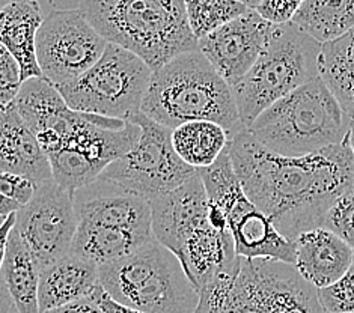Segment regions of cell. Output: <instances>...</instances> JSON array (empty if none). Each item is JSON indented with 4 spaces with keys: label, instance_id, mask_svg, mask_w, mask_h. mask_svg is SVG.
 Instances as JSON below:
<instances>
[{
    "label": "cell",
    "instance_id": "6da1fadb",
    "mask_svg": "<svg viewBox=\"0 0 354 313\" xmlns=\"http://www.w3.org/2000/svg\"><path fill=\"white\" fill-rule=\"evenodd\" d=\"M230 157L244 194L286 240L322 227L341 194L354 189V155L344 143L303 157L268 151L244 129L231 136Z\"/></svg>",
    "mask_w": 354,
    "mask_h": 313
},
{
    "label": "cell",
    "instance_id": "7a4b0ae2",
    "mask_svg": "<svg viewBox=\"0 0 354 313\" xmlns=\"http://www.w3.org/2000/svg\"><path fill=\"white\" fill-rule=\"evenodd\" d=\"M79 10L107 42L139 56L153 71L198 50L184 0H79Z\"/></svg>",
    "mask_w": 354,
    "mask_h": 313
},
{
    "label": "cell",
    "instance_id": "3957f363",
    "mask_svg": "<svg viewBox=\"0 0 354 313\" xmlns=\"http://www.w3.org/2000/svg\"><path fill=\"white\" fill-rule=\"evenodd\" d=\"M140 112L169 130L193 121L216 122L231 136L244 130L231 86L199 50L153 71Z\"/></svg>",
    "mask_w": 354,
    "mask_h": 313
},
{
    "label": "cell",
    "instance_id": "277c9868",
    "mask_svg": "<svg viewBox=\"0 0 354 313\" xmlns=\"http://www.w3.org/2000/svg\"><path fill=\"white\" fill-rule=\"evenodd\" d=\"M195 313H327L292 264L244 259L199 287Z\"/></svg>",
    "mask_w": 354,
    "mask_h": 313
},
{
    "label": "cell",
    "instance_id": "5b68a950",
    "mask_svg": "<svg viewBox=\"0 0 354 313\" xmlns=\"http://www.w3.org/2000/svg\"><path fill=\"white\" fill-rule=\"evenodd\" d=\"M350 125L351 117L318 77L276 101L246 130L274 154L303 157L344 143Z\"/></svg>",
    "mask_w": 354,
    "mask_h": 313
},
{
    "label": "cell",
    "instance_id": "8992f818",
    "mask_svg": "<svg viewBox=\"0 0 354 313\" xmlns=\"http://www.w3.org/2000/svg\"><path fill=\"white\" fill-rule=\"evenodd\" d=\"M100 283L118 303L142 313H195L199 292L181 262L156 238L98 267Z\"/></svg>",
    "mask_w": 354,
    "mask_h": 313
},
{
    "label": "cell",
    "instance_id": "52a82bcc",
    "mask_svg": "<svg viewBox=\"0 0 354 313\" xmlns=\"http://www.w3.org/2000/svg\"><path fill=\"white\" fill-rule=\"evenodd\" d=\"M322 47L291 21L273 24L257 62L232 88L243 129L276 101L319 77Z\"/></svg>",
    "mask_w": 354,
    "mask_h": 313
},
{
    "label": "cell",
    "instance_id": "ba28073f",
    "mask_svg": "<svg viewBox=\"0 0 354 313\" xmlns=\"http://www.w3.org/2000/svg\"><path fill=\"white\" fill-rule=\"evenodd\" d=\"M151 75L153 70L139 56L109 42L95 65L57 89L75 112L130 121L140 113Z\"/></svg>",
    "mask_w": 354,
    "mask_h": 313
},
{
    "label": "cell",
    "instance_id": "9c48e42d",
    "mask_svg": "<svg viewBox=\"0 0 354 313\" xmlns=\"http://www.w3.org/2000/svg\"><path fill=\"white\" fill-rule=\"evenodd\" d=\"M198 173L208 200L225 211L227 231L240 258L294 264V243L286 240L272 220L244 194L227 146L212 166L199 169Z\"/></svg>",
    "mask_w": 354,
    "mask_h": 313
},
{
    "label": "cell",
    "instance_id": "30bf717a",
    "mask_svg": "<svg viewBox=\"0 0 354 313\" xmlns=\"http://www.w3.org/2000/svg\"><path fill=\"white\" fill-rule=\"evenodd\" d=\"M131 122L140 129V136L127 154L109 164L100 180L140 198L153 199L169 193L198 175L185 164L172 146V130L149 120L142 112Z\"/></svg>",
    "mask_w": 354,
    "mask_h": 313
},
{
    "label": "cell",
    "instance_id": "8fae6325",
    "mask_svg": "<svg viewBox=\"0 0 354 313\" xmlns=\"http://www.w3.org/2000/svg\"><path fill=\"white\" fill-rule=\"evenodd\" d=\"M109 42L79 10H55L44 17L37 33V62L43 79L65 86L103 56Z\"/></svg>",
    "mask_w": 354,
    "mask_h": 313
},
{
    "label": "cell",
    "instance_id": "7c38bea8",
    "mask_svg": "<svg viewBox=\"0 0 354 313\" xmlns=\"http://www.w3.org/2000/svg\"><path fill=\"white\" fill-rule=\"evenodd\" d=\"M75 229L74 193L53 180L39 184L29 204L17 211L14 231L26 244L39 269L68 255Z\"/></svg>",
    "mask_w": 354,
    "mask_h": 313
},
{
    "label": "cell",
    "instance_id": "4fadbf2b",
    "mask_svg": "<svg viewBox=\"0 0 354 313\" xmlns=\"http://www.w3.org/2000/svg\"><path fill=\"white\" fill-rule=\"evenodd\" d=\"M272 29V23L255 10H248L199 39L198 50L232 89L257 62Z\"/></svg>",
    "mask_w": 354,
    "mask_h": 313
},
{
    "label": "cell",
    "instance_id": "5bb4252c",
    "mask_svg": "<svg viewBox=\"0 0 354 313\" xmlns=\"http://www.w3.org/2000/svg\"><path fill=\"white\" fill-rule=\"evenodd\" d=\"M154 238L176 255L193 234L208 226V198L199 173L181 187L149 199Z\"/></svg>",
    "mask_w": 354,
    "mask_h": 313
},
{
    "label": "cell",
    "instance_id": "9a60e30c",
    "mask_svg": "<svg viewBox=\"0 0 354 313\" xmlns=\"http://www.w3.org/2000/svg\"><path fill=\"white\" fill-rule=\"evenodd\" d=\"M77 223L153 235L149 200L98 180L74 191Z\"/></svg>",
    "mask_w": 354,
    "mask_h": 313
},
{
    "label": "cell",
    "instance_id": "2e32d148",
    "mask_svg": "<svg viewBox=\"0 0 354 313\" xmlns=\"http://www.w3.org/2000/svg\"><path fill=\"white\" fill-rule=\"evenodd\" d=\"M354 264V250L326 227L300 234L294 240V268L315 290L336 283Z\"/></svg>",
    "mask_w": 354,
    "mask_h": 313
},
{
    "label": "cell",
    "instance_id": "e0dca14e",
    "mask_svg": "<svg viewBox=\"0 0 354 313\" xmlns=\"http://www.w3.org/2000/svg\"><path fill=\"white\" fill-rule=\"evenodd\" d=\"M0 171L26 176L37 185L52 180L48 158L14 103L0 108Z\"/></svg>",
    "mask_w": 354,
    "mask_h": 313
},
{
    "label": "cell",
    "instance_id": "ac0fdd59",
    "mask_svg": "<svg viewBox=\"0 0 354 313\" xmlns=\"http://www.w3.org/2000/svg\"><path fill=\"white\" fill-rule=\"evenodd\" d=\"M39 267L15 231L0 268V313H41L38 303Z\"/></svg>",
    "mask_w": 354,
    "mask_h": 313
},
{
    "label": "cell",
    "instance_id": "d6986e66",
    "mask_svg": "<svg viewBox=\"0 0 354 313\" xmlns=\"http://www.w3.org/2000/svg\"><path fill=\"white\" fill-rule=\"evenodd\" d=\"M100 285L98 267L68 253L55 264L39 269V312L91 297Z\"/></svg>",
    "mask_w": 354,
    "mask_h": 313
},
{
    "label": "cell",
    "instance_id": "ffe728a7",
    "mask_svg": "<svg viewBox=\"0 0 354 313\" xmlns=\"http://www.w3.org/2000/svg\"><path fill=\"white\" fill-rule=\"evenodd\" d=\"M43 20L38 0H10L0 10V44L20 64L23 83L43 77L37 62V33Z\"/></svg>",
    "mask_w": 354,
    "mask_h": 313
},
{
    "label": "cell",
    "instance_id": "44dd1931",
    "mask_svg": "<svg viewBox=\"0 0 354 313\" xmlns=\"http://www.w3.org/2000/svg\"><path fill=\"white\" fill-rule=\"evenodd\" d=\"M151 240L154 235L77 223L70 253L100 267L131 255Z\"/></svg>",
    "mask_w": 354,
    "mask_h": 313
},
{
    "label": "cell",
    "instance_id": "7402d4cb",
    "mask_svg": "<svg viewBox=\"0 0 354 313\" xmlns=\"http://www.w3.org/2000/svg\"><path fill=\"white\" fill-rule=\"evenodd\" d=\"M231 134L209 121L185 122L172 130V146L183 162L196 169L212 166L230 143Z\"/></svg>",
    "mask_w": 354,
    "mask_h": 313
},
{
    "label": "cell",
    "instance_id": "603a6c76",
    "mask_svg": "<svg viewBox=\"0 0 354 313\" xmlns=\"http://www.w3.org/2000/svg\"><path fill=\"white\" fill-rule=\"evenodd\" d=\"M291 23L327 44L354 29V0H305Z\"/></svg>",
    "mask_w": 354,
    "mask_h": 313
},
{
    "label": "cell",
    "instance_id": "cb8c5ba5",
    "mask_svg": "<svg viewBox=\"0 0 354 313\" xmlns=\"http://www.w3.org/2000/svg\"><path fill=\"white\" fill-rule=\"evenodd\" d=\"M319 77L354 121V29L339 39L323 44Z\"/></svg>",
    "mask_w": 354,
    "mask_h": 313
},
{
    "label": "cell",
    "instance_id": "d4e9b609",
    "mask_svg": "<svg viewBox=\"0 0 354 313\" xmlns=\"http://www.w3.org/2000/svg\"><path fill=\"white\" fill-rule=\"evenodd\" d=\"M14 104L33 134L48 129L64 115L66 108H70L55 84L43 77H33L24 82Z\"/></svg>",
    "mask_w": 354,
    "mask_h": 313
},
{
    "label": "cell",
    "instance_id": "484cf974",
    "mask_svg": "<svg viewBox=\"0 0 354 313\" xmlns=\"http://www.w3.org/2000/svg\"><path fill=\"white\" fill-rule=\"evenodd\" d=\"M193 35L199 41L248 11L239 0H184Z\"/></svg>",
    "mask_w": 354,
    "mask_h": 313
},
{
    "label": "cell",
    "instance_id": "4316f807",
    "mask_svg": "<svg viewBox=\"0 0 354 313\" xmlns=\"http://www.w3.org/2000/svg\"><path fill=\"white\" fill-rule=\"evenodd\" d=\"M326 227L354 250V189L345 191L333 202L323 218Z\"/></svg>",
    "mask_w": 354,
    "mask_h": 313
},
{
    "label": "cell",
    "instance_id": "83f0119b",
    "mask_svg": "<svg viewBox=\"0 0 354 313\" xmlns=\"http://www.w3.org/2000/svg\"><path fill=\"white\" fill-rule=\"evenodd\" d=\"M317 291L327 313H354V264L338 282Z\"/></svg>",
    "mask_w": 354,
    "mask_h": 313
},
{
    "label": "cell",
    "instance_id": "f1b7e54d",
    "mask_svg": "<svg viewBox=\"0 0 354 313\" xmlns=\"http://www.w3.org/2000/svg\"><path fill=\"white\" fill-rule=\"evenodd\" d=\"M23 86L20 64L10 50L0 44V108L12 104Z\"/></svg>",
    "mask_w": 354,
    "mask_h": 313
},
{
    "label": "cell",
    "instance_id": "f546056e",
    "mask_svg": "<svg viewBox=\"0 0 354 313\" xmlns=\"http://www.w3.org/2000/svg\"><path fill=\"white\" fill-rule=\"evenodd\" d=\"M38 185L29 178L0 171V193L17 202L20 207L28 205L35 196Z\"/></svg>",
    "mask_w": 354,
    "mask_h": 313
},
{
    "label": "cell",
    "instance_id": "4dcf8cb0",
    "mask_svg": "<svg viewBox=\"0 0 354 313\" xmlns=\"http://www.w3.org/2000/svg\"><path fill=\"white\" fill-rule=\"evenodd\" d=\"M303 2L305 0H263L255 11L272 24H283L292 20Z\"/></svg>",
    "mask_w": 354,
    "mask_h": 313
},
{
    "label": "cell",
    "instance_id": "1f68e13d",
    "mask_svg": "<svg viewBox=\"0 0 354 313\" xmlns=\"http://www.w3.org/2000/svg\"><path fill=\"white\" fill-rule=\"evenodd\" d=\"M92 297L95 298V301L98 303V306L101 307L104 313H142L136 309H131L129 306H124V304L118 303L116 300H113L111 295H109L103 286H98L95 292L92 294Z\"/></svg>",
    "mask_w": 354,
    "mask_h": 313
},
{
    "label": "cell",
    "instance_id": "d6a6232c",
    "mask_svg": "<svg viewBox=\"0 0 354 313\" xmlns=\"http://www.w3.org/2000/svg\"><path fill=\"white\" fill-rule=\"evenodd\" d=\"M44 313H104V312L101 310L95 298L91 295V297L64 304L61 307L47 310Z\"/></svg>",
    "mask_w": 354,
    "mask_h": 313
},
{
    "label": "cell",
    "instance_id": "836d02e7",
    "mask_svg": "<svg viewBox=\"0 0 354 313\" xmlns=\"http://www.w3.org/2000/svg\"><path fill=\"white\" fill-rule=\"evenodd\" d=\"M15 218L17 213L11 214L6 218V222L0 226V268H2L5 258H6V252H8V244H10V236L11 232L14 231L15 226Z\"/></svg>",
    "mask_w": 354,
    "mask_h": 313
},
{
    "label": "cell",
    "instance_id": "e575fe53",
    "mask_svg": "<svg viewBox=\"0 0 354 313\" xmlns=\"http://www.w3.org/2000/svg\"><path fill=\"white\" fill-rule=\"evenodd\" d=\"M20 208L21 207L17 204V202L11 200L10 198H6L2 193H0V216L10 217L11 214H15Z\"/></svg>",
    "mask_w": 354,
    "mask_h": 313
},
{
    "label": "cell",
    "instance_id": "d590c367",
    "mask_svg": "<svg viewBox=\"0 0 354 313\" xmlns=\"http://www.w3.org/2000/svg\"><path fill=\"white\" fill-rule=\"evenodd\" d=\"M239 2H241L248 10H257L258 5L263 2V0H239Z\"/></svg>",
    "mask_w": 354,
    "mask_h": 313
},
{
    "label": "cell",
    "instance_id": "8d00e7d4",
    "mask_svg": "<svg viewBox=\"0 0 354 313\" xmlns=\"http://www.w3.org/2000/svg\"><path fill=\"white\" fill-rule=\"evenodd\" d=\"M348 145L351 148V152L354 155V121H351V125H350V131H348Z\"/></svg>",
    "mask_w": 354,
    "mask_h": 313
},
{
    "label": "cell",
    "instance_id": "74e56055",
    "mask_svg": "<svg viewBox=\"0 0 354 313\" xmlns=\"http://www.w3.org/2000/svg\"><path fill=\"white\" fill-rule=\"evenodd\" d=\"M6 218H8V217H2V216H0V226H2V225L6 222Z\"/></svg>",
    "mask_w": 354,
    "mask_h": 313
},
{
    "label": "cell",
    "instance_id": "f35d334b",
    "mask_svg": "<svg viewBox=\"0 0 354 313\" xmlns=\"http://www.w3.org/2000/svg\"><path fill=\"white\" fill-rule=\"evenodd\" d=\"M48 3H50V5H55L56 0H48Z\"/></svg>",
    "mask_w": 354,
    "mask_h": 313
}]
</instances>
